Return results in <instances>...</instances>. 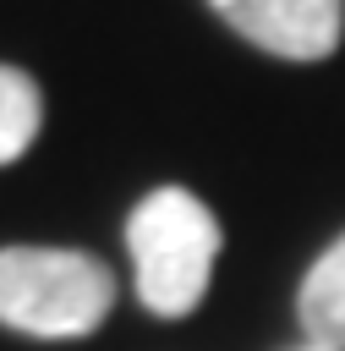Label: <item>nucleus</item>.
<instances>
[{"instance_id": "1", "label": "nucleus", "mask_w": 345, "mask_h": 351, "mask_svg": "<svg viewBox=\"0 0 345 351\" xmlns=\"http://www.w3.org/2000/svg\"><path fill=\"white\" fill-rule=\"evenodd\" d=\"M219 247H225L219 219L197 192L153 186L126 219V252H131L137 302L153 318H186L203 302L208 280H214Z\"/></svg>"}, {"instance_id": "4", "label": "nucleus", "mask_w": 345, "mask_h": 351, "mask_svg": "<svg viewBox=\"0 0 345 351\" xmlns=\"http://www.w3.org/2000/svg\"><path fill=\"white\" fill-rule=\"evenodd\" d=\"M296 318H301V329H307L312 346L345 351V236L329 241V247L312 258V269L301 274Z\"/></svg>"}, {"instance_id": "6", "label": "nucleus", "mask_w": 345, "mask_h": 351, "mask_svg": "<svg viewBox=\"0 0 345 351\" xmlns=\"http://www.w3.org/2000/svg\"><path fill=\"white\" fill-rule=\"evenodd\" d=\"M301 351H334V346H312V340H307V346H301Z\"/></svg>"}, {"instance_id": "5", "label": "nucleus", "mask_w": 345, "mask_h": 351, "mask_svg": "<svg viewBox=\"0 0 345 351\" xmlns=\"http://www.w3.org/2000/svg\"><path fill=\"white\" fill-rule=\"evenodd\" d=\"M44 126V93L27 71L0 66V165L22 159Z\"/></svg>"}, {"instance_id": "2", "label": "nucleus", "mask_w": 345, "mask_h": 351, "mask_svg": "<svg viewBox=\"0 0 345 351\" xmlns=\"http://www.w3.org/2000/svg\"><path fill=\"white\" fill-rule=\"evenodd\" d=\"M115 307V274L77 247H0V324L33 340H82Z\"/></svg>"}, {"instance_id": "3", "label": "nucleus", "mask_w": 345, "mask_h": 351, "mask_svg": "<svg viewBox=\"0 0 345 351\" xmlns=\"http://www.w3.org/2000/svg\"><path fill=\"white\" fill-rule=\"evenodd\" d=\"M246 44L279 60H323L345 38V0H208Z\"/></svg>"}]
</instances>
